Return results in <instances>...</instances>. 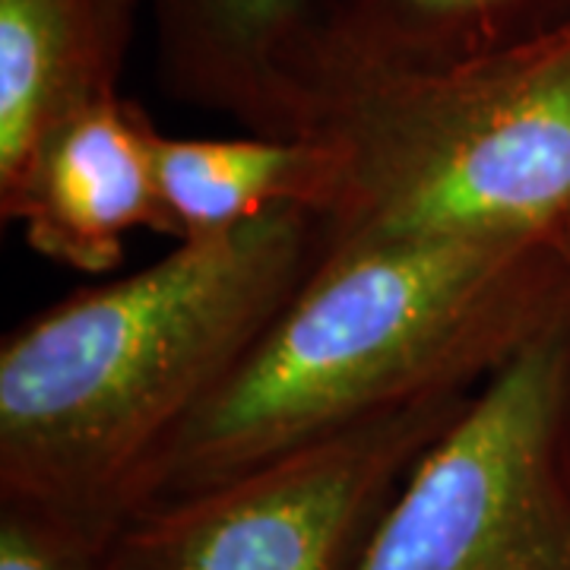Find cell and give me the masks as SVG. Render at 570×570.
I'll return each mask as SVG.
<instances>
[{
	"label": "cell",
	"mask_w": 570,
	"mask_h": 570,
	"mask_svg": "<svg viewBox=\"0 0 570 570\" xmlns=\"http://www.w3.org/2000/svg\"><path fill=\"white\" fill-rule=\"evenodd\" d=\"M321 257V216L288 206L13 326L0 343V508L105 554Z\"/></svg>",
	"instance_id": "obj_1"
},
{
	"label": "cell",
	"mask_w": 570,
	"mask_h": 570,
	"mask_svg": "<svg viewBox=\"0 0 570 570\" xmlns=\"http://www.w3.org/2000/svg\"><path fill=\"white\" fill-rule=\"evenodd\" d=\"M564 311L570 261L561 238L326 250L184 428L146 504L428 396L475 393Z\"/></svg>",
	"instance_id": "obj_2"
},
{
	"label": "cell",
	"mask_w": 570,
	"mask_h": 570,
	"mask_svg": "<svg viewBox=\"0 0 570 570\" xmlns=\"http://www.w3.org/2000/svg\"><path fill=\"white\" fill-rule=\"evenodd\" d=\"M292 137L340 165L324 254L561 238L570 216V20L472 61L412 67L317 39Z\"/></svg>",
	"instance_id": "obj_3"
},
{
	"label": "cell",
	"mask_w": 570,
	"mask_h": 570,
	"mask_svg": "<svg viewBox=\"0 0 570 570\" xmlns=\"http://www.w3.org/2000/svg\"><path fill=\"white\" fill-rule=\"evenodd\" d=\"M362 570H570V311L428 448Z\"/></svg>",
	"instance_id": "obj_4"
},
{
	"label": "cell",
	"mask_w": 570,
	"mask_h": 570,
	"mask_svg": "<svg viewBox=\"0 0 570 570\" xmlns=\"http://www.w3.org/2000/svg\"><path fill=\"white\" fill-rule=\"evenodd\" d=\"M475 393H441L137 510L105 570H362L390 504Z\"/></svg>",
	"instance_id": "obj_5"
},
{
	"label": "cell",
	"mask_w": 570,
	"mask_h": 570,
	"mask_svg": "<svg viewBox=\"0 0 570 570\" xmlns=\"http://www.w3.org/2000/svg\"><path fill=\"white\" fill-rule=\"evenodd\" d=\"M156 130L149 111L121 92L63 115L0 178V219L20 225L26 245L51 264L111 273L127 235L159 225Z\"/></svg>",
	"instance_id": "obj_6"
},
{
	"label": "cell",
	"mask_w": 570,
	"mask_h": 570,
	"mask_svg": "<svg viewBox=\"0 0 570 570\" xmlns=\"http://www.w3.org/2000/svg\"><path fill=\"white\" fill-rule=\"evenodd\" d=\"M149 10L171 102L225 115L245 134L292 137L326 0H149Z\"/></svg>",
	"instance_id": "obj_7"
},
{
	"label": "cell",
	"mask_w": 570,
	"mask_h": 570,
	"mask_svg": "<svg viewBox=\"0 0 570 570\" xmlns=\"http://www.w3.org/2000/svg\"><path fill=\"white\" fill-rule=\"evenodd\" d=\"M140 0H0V178L63 115L121 92Z\"/></svg>",
	"instance_id": "obj_8"
},
{
	"label": "cell",
	"mask_w": 570,
	"mask_h": 570,
	"mask_svg": "<svg viewBox=\"0 0 570 570\" xmlns=\"http://www.w3.org/2000/svg\"><path fill=\"white\" fill-rule=\"evenodd\" d=\"M156 235L175 245L223 238L276 209L324 219L340 197L333 153L302 137H175L156 130Z\"/></svg>",
	"instance_id": "obj_9"
},
{
	"label": "cell",
	"mask_w": 570,
	"mask_h": 570,
	"mask_svg": "<svg viewBox=\"0 0 570 570\" xmlns=\"http://www.w3.org/2000/svg\"><path fill=\"white\" fill-rule=\"evenodd\" d=\"M570 20V0H326V36L371 61L438 67L498 55Z\"/></svg>",
	"instance_id": "obj_10"
},
{
	"label": "cell",
	"mask_w": 570,
	"mask_h": 570,
	"mask_svg": "<svg viewBox=\"0 0 570 570\" xmlns=\"http://www.w3.org/2000/svg\"><path fill=\"white\" fill-rule=\"evenodd\" d=\"M0 570H105L102 554L29 513L0 508Z\"/></svg>",
	"instance_id": "obj_11"
},
{
	"label": "cell",
	"mask_w": 570,
	"mask_h": 570,
	"mask_svg": "<svg viewBox=\"0 0 570 570\" xmlns=\"http://www.w3.org/2000/svg\"><path fill=\"white\" fill-rule=\"evenodd\" d=\"M561 245H564V254H568L570 261V216L568 223H564V228H561Z\"/></svg>",
	"instance_id": "obj_12"
}]
</instances>
